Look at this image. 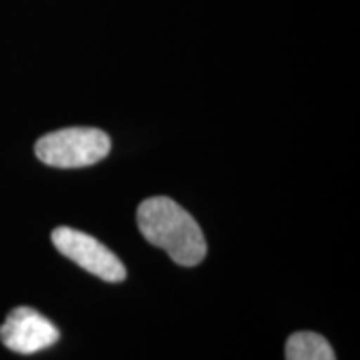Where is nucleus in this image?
Wrapping results in <instances>:
<instances>
[{
  "mask_svg": "<svg viewBox=\"0 0 360 360\" xmlns=\"http://www.w3.org/2000/svg\"><path fill=\"white\" fill-rule=\"evenodd\" d=\"M142 236L167 252L180 266H196L206 257V240L198 222L168 196L146 198L136 212Z\"/></svg>",
  "mask_w": 360,
  "mask_h": 360,
  "instance_id": "1",
  "label": "nucleus"
},
{
  "mask_svg": "<svg viewBox=\"0 0 360 360\" xmlns=\"http://www.w3.org/2000/svg\"><path fill=\"white\" fill-rule=\"evenodd\" d=\"M37 156L54 168H80L101 162L110 153L108 134L98 129L75 127L54 130L39 139Z\"/></svg>",
  "mask_w": 360,
  "mask_h": 360,
  "instance_id": "2",
  "label": "nucleus"
},
{
  "mask_svg": "<svg viewBox=\"0 0 360 360\" xmlns=\"http://www.w3.org/2000/svg\"><path fill=\"white\" fill-rule=\"evenodd\" d=\"M52 245L80 269L89 270L90 274L106 283H122L127 278V269L115 252L86 232L75 231L70 226H58L52 232Z\"/></svg>",
  "mask_w": 360,
  "mask_h": 360,
  "instance_id": "3",
  "label": "nucleus"
},
{
  "mask_svg": "<svg viewBox=\"0 0 360 360\" xmlns=\"http://www.w3.org/2000/svg\"><path fill=\"white\" fill-rule=\"evenodd\" d=\"M60 338L58 328L39 310L30 307H18L11 310L6 321L0 326L2 345L16 354H34L56 345Z\"/></svg>",
  "mask_w": 360,
  "mask_h": 360,
  "instance_id": "4",
  "label": "nucleus"
},
{
  "mask_svg": "<svg viewBox=\"0 0 360 360\" xmlns=\"http://www.w3.org/2000/svg\"><path fill=\"white\" fill-rule=\"evenodd\" d=\"M286 360H336L335 350L316 333H295L286 340Z\"/></svg>",
  "mask_w": 360,
  "mask_h": 360,
  "instance_id": "5",
  "label": "nucleus"
}]
</instances>
